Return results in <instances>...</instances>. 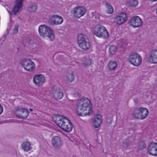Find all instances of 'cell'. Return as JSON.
Wrapping results in <instances>:
<instances>
[{
	"mask_svg": "<svg viewBox=\"0 0 157 157\" xmlns=\"http://www.w3.org/2000/svg\"><path fill=\"white\" fill-rule=\"evenodd\" d=\"M72 13L76 18H80L85 15L86 13V9L83 7L78 6L73 9Z\"/></svg>",
	"mask_w": 157,
	"mask_h": 157,
	"instance_id": "9",
	"label": "cell"
},
{
	"mask_svg": "<svg viewBox=\"0 0 157 157\" xmlns=\"http://www.w3.org/2000/svg\"><path fill=\"white\" fill-rule=\"evenodd\" d=\"M102 123V117L100 114H97L95 115L93 120V125L95 128H98L101 126Z\"/></svg>",
	"mask_w": 157,
	"mask_h": 157,
	"instance_id": "15",
	"label": "cell"
},
{
	"mask_svg": "<svg viewBox=\"0 0 157 157\" xmlns=\"http://www.w3.org/2000/svg\"><path fill=\"white\" fill-rule=\"evenodd\" d=\"M21 64L23 68L28 71H33L36 67L34 63L30 59H23Z\"/></svg>",
	"mask_w": 157,
	"mask_h": 157,
	"instance_id": "8",
	"label": "cell"
},
{
	"mask_svg": "<svg viewBox=\"0 0 157 157\" xmlns=\"http://www.w3.org/2000/svg\"><path fill=\"white\" fill-rule=\"evenodd\" d=\"M106 8H107V13L108 14H111L113 13L114 9H113V7H112V6L110 5V4H106L105 5Z\"/></svg>",
	"mask_w": 157,
	"mask_h": 157,
	"instance_id": "23",
	"label": "cell"
},
{
	"mask_svg": "<svg viewBox=\"0 0 157 157\" xmlns=\"http://www.w3.org/2000/svg\"><path fill=\"white\" fill-rule=\"evenodd\" d=\"M129 25L134 28L141 27L143 25V21L139 16H136L131 18L129 22Z\"/></svg>",
	"mask_w": 157,
	"mask_h": 157,
	"instance_id": "10",
	"label": "cell"
},
{
	"mask_svg": "<svg viewBox=\"0 0 157 157\" xmlns=\"http://www.w3.org/2000/svg\"><path fill=\"white\" fill-rule=\"evenodd\" d=\"M45 78L42 74H38L34 77L33 82L38 86H41L45 82Z\"/></svg>",
	"mask_w": 157,
	"mask_h": 157,
	"instance_id": "14",
	"label": "cell"
},
{
	"mask_svg": "<svg viewBox=\"0 0 157 157\" xmlns=\"http://www.w3.org/2000/svg\"><path fill=\"white\" fill-rule=\"evenodd\" d=\"M53 120L59 127L66 132H71L73 125L68 119L59 114H55L53 116Z\"/></svg>",
	"mask_w": 157,
	"mask_h": 157,
	"instance_id": "2",
	"label": "cell"
},
{
	"mask_svg": "<svg viewBox=\"0 0 157 157\" xmlns=\"http://www.w3.org/2000/svg\"><path fill=\"white\" fill-rule=\"evenodd\" d=\"M54 94L55 98L57 99H61L63 97V93L60 88H57L54 89Z\"/></svg>",
	"mask_w": 157,
	"mask_h": 157,
	"instance_id": "20",
	"label": "cell"
},
{
	"mask_svg": "<svg viewBox=\"0 0 157 157\" xmlns=\"http://www.w3.org/2000/svg\"><path fill=\"white\" fill-rule=\"evenodd\" d=\"M52 143L54 147L56 149H59L62 147L63 144L62 141L59 136L54 137L52 139Z\"/></svg>",
	"mask_w": 157,
	"mask_h": 157,
	"instance_id": "17",
	"label": "cell"
},
{
	"mask_svg": "<svg viewBox=\"0 0 157 157\" xmlns=\"http://www.w3.org/2000/svg\"><path fill=\"white\" fill-rule=\"evenodd\" d=\"M156 13H157V9H156Z\"/></svg>",
	"mask_w": 157,
	"mask_h": 157,
	"instance_id": "26",
	"label": "cell"
},
{
	"mask_svg": "<svg viewBox=\"0 0 157 157\" xmlns=\"http://www.w3.org/2000/svg\"><path fill=\"white\" fill-rule=\"evenodd\" d=\"M63 18L58 15H52L49 19L50 24L53 25H60L63 22Z\"/></svg>",
	"mask_w": 157,
	"mask_h": 157,
	"instance_id": "11",
	"label": "cell"
},
{
	"mask_svg": "<svg viewBox=\"0 0 157 157\" xmlns=\"http://www.w3.org/2000/svg\"><path fill=\"white\" fill-rule=\"evenodd\" d=\"M1 114L2 113V110H3V108H2V106L1 105Z\"/></svg>",
	"mask_w": 157,
	"mask_h": 157,
	"instance_id": "25",
	"label": "cell"
},
{
	"mask_svg": "<svg viewBox=\"0 0 157 157\" xmlns=\"http://www.w3.org/2000/svg\"><path fill=\"white\" fill-rule=\"evenodd\" d=\"M93 33L95 36L103 39H107L108 38V32L105 27L102 25H97L94 28Z\"/></svg>",
	"mask_w": 157,
	"mask_h": 157,
	"instance_id": "5",
	"label": "cell"
},
{
	"mask_svg": "<svg viewBox=\"0 0 157 157\" xmlns=\"http://www.w3.org/2000/svg\"><path fill=\"white\" fill-rule=\"evenodd\" d=\"M76 111L79 116L87 117L91 115L93 108L91 100L86 97L79 99L76 104Z\"/></svg>",
	"mask_w": 157,
	"mask_h": 157,
	"instance_id": "1",
	"label": "cell"
},
{
	"mask_svg": "<svg viewBox=\"0 0 157 157\" xmlns=\"http://www.w3.org/2000/svg\"><path fill=\"white\" fill-rule=\"evenodd\" d=\"M149 114V110L144 107H141L137 109L134 112L133 115L135 118L139 120L145 119Z\"/></svg>",
	"mask_w": 157,
	"mask_h": 157,
	"instance_id": "6",
	"label": "cell"
},
{
	"mask_svg": "<svg viewBox=\"0 0 157 157\" xmlns=\"http://www.w3.org/2000/svg\"><path fill=\"white\" fill-rule=\"evenodd\" d=\"M149 60L151 63L157 64V50H153L151 52Z\"/></svg>",
	"mask_w": 157,
	"mask_h": 157,
	"instance_id": "18",
	"label": "cell"
},
{
	"mask_svg": "<svg viewBox=\"0 0 157 157\" xmlns=\"http://www.w3.org/2000/svg\"><path fill=\"white\" fill-rule=\"evenodd\" d=\"M147 151L150 155L157 156V143L153 142L151 143L148 147Z\"/></svg>",
	"mask_w": 157,
	"mask_h": 157,
	"instance_id": "16",
	"label": "cell"
},
{
	"mask_svg": "<svg viewBox=\"0 0 157 157\" xmlns=\"http://www.w3.org/2000/svg\"><path fill=\"white\" fill-rule=\"evenodd\" d=\"M77 42L79 47L84 50H88L91 47V43L88 37L83 34L79 33L78 34Z\"/></svg>",
	"mask_w": 157,
	"mask_h": 157,
	"instance_id": "4",
	"label": "cell"
},
{
	"mask_svg": "<svg viewBox=\"0 0 157 157\" xmlns=\"http://www.w3.org/2000/svg\"><path fill=\"white\" fill-rule=\"evenodd\" d=\"M108 66L109 69L110 70H114L117 66V64L116 62L111 61L109 63Z\"/></svg>",
	"mask_w": 157,
	"mask_h": 157,
	"instance_id": "21",
	"label": "cell"
},
{
	"mask_svg": "<svg viewBox=\"0 0 157 157\" xmlns=\"http://www.w3.org/2000/svg\"><path fill=\"white\" fill-rule=\"evenodd\" d=\"M22 148L23 149V150L25 151V152H28L31 150L32 148L31 144L30 142L28 141H24L21 145Z\"/></svg>",
	"mask_w": 157,
	"mask_h": 157,
	"instance_id": "19",
	"label": "cell"
},
{
	"mask_svg": "<svg viewBox=\"0 0 157 157\" xmlns=\"http://www.w3.org/2000/svg\"><path fill=\"white\" fill-rule=\"evenodd\" d=\"M127 19L128 16L127 14L124 13H121L115 18V23L117 25H122L124 23L127 21Z\"/></svg>",
	"mask_w": 157,
	"mask_h": 157,
	"instance_id": "13",
	"label": "cell"
},
{
	"mask_svg": "<svg viewBox=\"0 0 157 157\" xmlns=\"http://www.w3.org/2000/svg\"><path fill=\"white\" fill-rule=\"evenodd\" d=\"M38 32L40 36L46 40L53 41L55 39L54 31L46 25H40L38 28Z\"/></svg>",
	"mask_w": 157,
	"mask_h": 157,
	"instance_id": "3",
	"label": "cell"
},
{
	"mask_svg": "<svg viewBox=\"0 0 157 157\" xmlns=\"http://www.w3.org/2000/svg\"><path fill=\"white\" fill-rule=\"evenodd\" d=\"M128 5L129 6V7H132V8H134L137 6L139 2L137 0H133V1H129L127 2Z\"/></svg>",
	"mask_w": 157,
	"mask_h": 157,
	"instance_id": "22",
	"label": "cell"
},
{
	"mask_svg": "<svg viewBox=\"0 0 157 157\" xmlns=\"http://www.w3.org/2000/svg\"><path fill=\"white\" fill-rule=\"evenodd\" d=\"M15 115L20 118H26L29 115V112L25 108H18L15 111Z\"/></svg>",
	"mask_w": 157,
	"mask_h": 157,
	"instance_id": "12",
	"label": "cell"
},
{
	"mask_svg": "<svg viewBox=\"0 0 157 157\" xmlns=\"http://www.w3.org/2000/svg\"><path fill=\"white\" fill-rule=\"evenodd\" d=\"M129 60L133 66H138L141 65L142 62V58L139 54L133 53L129 55Z\"/></svg>",
	"mask_w": 157,
	"mask_h": 157,
	"instance_id": "7",
	"label": "cell"
},
{
	"mask_svg": "<svg viewBox=\"0 0 157 157\" xmlns=\"http://www.w3.org/2000/svg\"><path fill=\"white\" fill-rule=\"evenodd\" d=\"M117 50V47L115 45H111L109 49V52L110 54H113Z\"/></svg>",
	"mask_w": 157,
	"mask_h": 157,
	"instance_id": "24",
	"label": "cell"
}]
</instances>
